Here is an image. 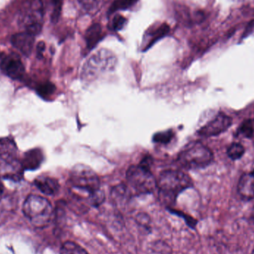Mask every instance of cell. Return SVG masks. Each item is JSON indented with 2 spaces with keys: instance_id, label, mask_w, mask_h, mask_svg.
Returning <instances> with one entry per match:
<instances>
[{
  "instance_id": "13",
  "label": "cell",
  "mask_w": 254,
  "mask_h": 254,
  "mask_svg": "<svg viewBox=\"0 0 254 254\" xmlns=\"http://www.w3.org/2000/svg\"><path fill=\"white\" fill-rule=\"evenodd\" d=\"M34 183L39 190L45 195H55L59 192V182L54 178L46 176H40L34 180Z\"/></svg>"
},
{
  "instance_id": "16",
  "label": "cell",
  "mask_w": 254,
  "mask_h": 254,
  "mask_svg": "<svg viewBox=\"0 0 254 254\" xmlns=\"http://www.w3.org/2000/svg\"><path fill=\"white\" fill-rule=\"evenodd\" d=\"M56 90V87L50 82L41 83L37 88V93L43 98H50Z\"/></svg>"
},
{
  "instance_id": "8",
  "label": "cell",
  "mask_w": 254,
  "mask_h": 254,
  "mask_svg": "<svg viewBox=\"0 0 254 254\" xmlns=\"http://www.w3.org/2000/svg\"><path fill=\"white\" fill-rule=\"evenodd\" d=\"M22 164L10 152L0 154V176L3 179L19 182L22 179Z\"/></svg>"
},
{
  "instance_id": "10",
  "label": "cell",
  "mask_w": 254,
  "mask_h": 254,
  "mask_svg": "<svg viewBox=\"0 0 254 254\" xmlns=\"http://www.w3.org/2000/svg\"><path fill=\"white\" fill-rule=\"evenodd\" d=\"M0 69L13 80H19L25 74V68L20 60L10 55H7L0 66Z\"/></svg>"
},
{
  "instance_id": "1",
  "label": "cell",
  "mask_w": 254,
  "mask_h": 254,
  "mask_svg": "<svg viewBox=\"0 0 254 254\" xmlns=\"http://www.w3.org/2000/svg\"><path fill=\"white\" fill-rule=\"evenodd\" d=\"M70 191L78 201H85L92 207H98L105 200L98 174L88 166L77 164L70 173Z\"/></svg>"
},
{
  "instance_id": "5",
  "label": "cell",
  "mask_w": 254,
  "mask_h": 254,
  "mask_svg": "<svg viewBox=\"0 0 254 254\" xmlns=\"http://www.w3.org/2000/svg\"><path fill=\"white\" fill-rule=\"evenodd\" d=\"M116 64L117 58L113 52L101 49L92 55L83 65L81 79L86 82L93 81L100 76L113 71Z\"/></svg>"
},
{
  "instance_id": "30",
  "label": "cell",
  "mask_w": 254,
  "mask_h": 254,
  "mask_svg": "<svg viewBox=\"0 0 254 254\" xmlns=\"http://www.w3.org/2000/svg\"><path fill=\"white\" fill-rule=\"evenodd\" d=\"M252 254H254V250L253 251V252H252Z\"/></svg>"
},
{
  "instance_id": "4",
  "label": "cell",
  "mask_w": 254,
  "mask_h": 254,
  "mask_svg": "<svg viewBox=\"0 0 254 254\" xmlns=\"http://www.w3.org/2000/svg\"><path fill=\"white\" fill-rule=\"evenodd\" d=\"M22 212L33 226L43 228L49 225L54 216L52 204L44 197L30 195L22 206Z\"/></svg>"
},
{
  "instance_id": "11",
  "label": "cell",
  "mask_w": 254,
  "mask_h": 254,
  "mask_svg": "<svg viewBox=\"0 0 254 254\" xmlns=\"http://www.w3.org/2000/svg\"><path fill=\"white\" fill-rule=\"evenodd\" d=\"M35 36L22 31L14 34L11 38V43L18 51L26 57L29 56L34 47Z\"/></svg>"
},
{
  "instance_id": "6",
  "label": "cell",
  "mask_w": 254,
  "mask_h": 254,
  "mask_svg": "<svg viewBox=\"0 0 254 254\" xmlns=\"http://www.w3.org/2000/svg\"><path fill=\"white\" fill-rule=\"evenodd\" d=\"M213 159L211 150L200 142H191L178 155L181 167L186 170H198L207 167Z\"/></svg>"
},
{
  "instance_id": "19",
  "label": "cell",
  "mask_w": 254,
  "mask_h": 254,
  "mask_svg": "<svg viewBox=\"0 0 254 254\" xmlns=\"http://www.w3.org/2000/svg\"><path fill=\"white\" fill-rule=\"evenodd\" d=\"M149 254H171L170 248L164 243H154L149 249Z\"/></svg>"
},
{
  "instance_id": "22",
  "label": "cell",
  "mask_w": 254,
  "mask_h": 254,
  "mask_svg": "<svg viewBox=\"0 0 254 254\" xmlns=\"http://www.w3.org/2000/svg\"><path fill=\"white\" fill-rule=\"evenodd\" d=\"M77 1L86 10H92L98 7L101 0H77Z\"/></svg>"
},
{
  "instance_id": "20",
  "label": "cell",
  "mask_w": 254,
  "mask_h": 254,
  "mask_svg": "<svg viewBox=\"0 0 254 254\" xmlns=\"http://www.w3.org/2000/svg\"><path fill=\"white\" fill-rule=\"evenodd\" d=\"M13 149H16V146H15L13 140L8 138L0 139V151L11 153L10 150H13Z\"/></svg>"
},
{
  "instance_id": "3",
  "label": "cell",
  "mask_w": 254,
  "mask_h": 254,
  "mask_svg": "<svg viewBox=\"0 0 254 254\" xmlns=\"http://www.w3.org/2000/svg\"><path fill=\"white\" fill-rule=\"evenodd\" d=\"M149 158L144 159L138 165H132L127 172V186L134 195L152 193L157 190V179L149 169Z\"/></svg>"
},
{
  "instance_id": "17",
  "label": "cell",
  "mask_w": 254,
  "mask_h": 254,
  "mask_svg": "<svg viewBox=\"0 0 254 254\" xmlns=\"http://www.w3.org/2000/svg\"><path fill=\"white\" fill-rule=\"evenodd\" d=\"M174 136V132L172 130H167L163 132L156 133L152 137V140L155 143H161V144H167L170 143Z\"/></svg>"
},
{
  "instance_id": "26",
  "label": "cell",
  "mask_w": 254,
  "mask_h": 254,
  "mask_svg": "<svg viewBox=\"0 0 254 254\" xmlns=\"http://www.w3.org/2000/svg\"><path fill=\"white\" fill-rule=\"evenodd\" d=\"M254 31V20L251 21L249 24H248L247 27H246V31H245L244 34H243V37H247L249 34H252Z\"/></svg>"
},
{
  "instance_id": "18",
  "label": "cell",
  "mask_w": 254,
  "mask_h": 254,
  "mask_svg": "<svg viewBox=\"0 0 254 254\" xmlns=\"http://www.w3.org/2000/svg\"><path fill=\"white\" fill-rule=\"evenodd\" d=\"M245 152V149L240 143H233L228 149V155L233 160H238L242 158Z\"/></svg>"
},
{
  "instance_id": "24",
  "label": "cell",
  "mask_w": 254,
  "mask_h": 254,
  "mask_svg": "<svg viewBox=\"0 0 254 254\" xmlns=\"http://www.w3.org/2000/svg\"><path fill=\"white\" fill-rule=\"evenodd\" d=\"M241 133L246 137H251L253 134V127L250 123L245 124L243 127H241Z\"/></svg>"
},
{
  "instance_id": "9",
  "label": "cell",
  "mask_w": 254,
  "mask_h": 254,
  "mask_svg": "<svg viewBox=\"0 0 254 254\" xmlns=\"http://www.w3.org/2000/svg\"><path fill=\"white\" fill-rule=\"evenodd\" d=\"M232 124L231 118L226 115H218L216 118L210 121L207 125L201 127L198 130V134L201 137H212V136L218 135L221 133L226 131Z\"/></svg>"
},
{
  "instance_id": "7",
  "label": "cell",
  "mask_w": 254,
  "mask_h": 254,
  "mask_svg": "<svg viewBox=\"0 0 254 254\" xmlns=\"http://www.w3.org/2000/svg\"><path fill=\"white\" fill-rule=\"evenodd\" d=\"M44 8L41 0H25L19 9L18 22L24 31L37 35L43 26Z\"/></svg>"
},
{
  "instance_id": "21",
  "label": "cell",
  "mask_w": 254,
  "mask_h": 254,
  "mask_svg": "<svg viewBox=\"0 0 254 254\" xmlns=\"http://www.w3.org/2000/svg\"><path fill=\"white\" fill-rule=\"evenodd\" d=\"M99 35L100 28H98V26L95 28H92L91 32L87 35L88 45L89 47L92 48L94 45L96 44Z\"/></svg>"
},
{
  "instance_id": "29",
  "label": "cell",
  "mask_w": 254,
  "mask_h": 254,
  "mask_svg": "<svg viewBox=\"0 0 254 254\" xmlns=\"http://www.w3.org/2000/svg\"><path fill=\"white\" fill-rule=\"evenodd\" d=\"M251 219H252V222L254 224V207L253 208V210H252V216H251Z\"/></svg>"
},
{
  "instance_id": "28",
  "label": "cell",
  "mask_w": 254,
  "mask_h": 254,
  "mask_svg": "<svg viewBox=\"0 0 254 254\" xmlns=\"http://www.w3.org/2000/svg\"><path fill=\"white\" fill-rule=\"evenodd\" d=\"M4 185H3L2 182H1V179H0V195L4 192Z\"/></svg>"
},
{
  "instance_id": "2",
  "label": "cell",
  "mask_w": 254,
  "mask_h": 254,
  "mask_svg": "<svg viewBox=\"0 0 254 254\" xmlns=\"http://www.w3.org/2000/svg\"><path fill=\"white\" fill-rule=\"evenodd\" d=\"M192 187L191 178L183 171L169 170L162 172L157 180L160 201L167 207L173 205L181 192Z\"/></svg>"
},
{
  "instance_id": "25",
  "label": "cell",
  "mask_w": 254,
  "mask_h": 254,
  "mask_svg": "<svg viewBox=\"0 0 254 254\" xmlns=\"http://www.w3.org/2000/svg\"><path fill=\"white\" fill-rule=\"evenodd\" d=\"M146 217H147V216L144 213H140V214L137 215V221L139 225H142V226H146L148 225V222H149V218L146 219Z\"/></svg>"
},
{
  "instance_id": "14",
  "label": "cell",
  "mask_w": 254,
  "mask_h": 254,
  "mask_svg": "<svg viewBox=\"0 0 254 254\" xmlns=\"http://www.w3.org/2000/svg\"><path fill=\"white\" fill-rule=\"evenodd\" d=\"M44 160V155L40 149H33L24 154L22 164L25 170H34L38 169Z\"/></svg>"
},
{
  "instance_id": "12",
  "label": "cell",
  "mask_w": 254,
  "mask_h": 254,
  "mask_svg": "<svg viewBox=\"0 0 254 254\" xmlns=\"http://www.w3.org/2000/svg\"><path fill=\"white\" fill-rule=\"evenodd\" d=\"M238 192L243 200L254 198V172L242 176L238 184Z\"/></svg>"
},
{
  "instance_id": "23",
  "label": "cell",
  "mask_w": 254,
  "mask_h": 254,
  "mask_svg": "<svg viewBox=\"0 0 254 254\" xmlns=\"http://www.w3.org/2000/svg\"><path fill=\"white\" fill-rule=\"evenodd\" d=\"M63 1L64 0H52V5H53V14H52L53 20H58L61 13Z\"/></svg>"
},
{
  "instance_id": "27",
  "label": "cell",
  "mask_w": 254,
  "mask_h": 254,
  "mask_svg": "<svg viewBox=\"0 0 254 254\" xmlns=\"http://www.w3.org/2000/svg\"><path fill=\"white\" fill-rule=\"evenodd\" d=\"M7 55H6L4 52H0V66H1V64H2L3 61L5 59L6 57H7Z\"/></svg>"
},
{
  "instance_id": "15",
  "label": "cell",
  "mask_w": 254,
  "mask_h": 254,
  "mask_svg": "<svg viewBox=\"0 0 254 254\" xmlns=\"http://www.w3.org/2000/svg\"><path fill=\"white\" fill-rule=\"evenodd\" d=\"M61 254H89L86 249L74 242L67 241L63 244Z\"/></svg>"
}]
</instances>
